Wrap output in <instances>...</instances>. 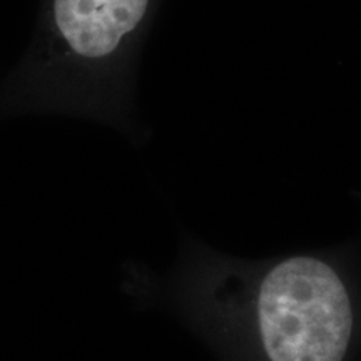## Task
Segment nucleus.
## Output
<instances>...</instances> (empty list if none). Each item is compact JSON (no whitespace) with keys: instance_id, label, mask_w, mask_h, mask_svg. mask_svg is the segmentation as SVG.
<instances>
[{"instance_id":"f03ea898","label":"nucleus","mask_w":361,"mask_h":361,"mask_svg":"<svg viewBox=\"0 0 361 361\" xmlns=\"http://www.w3.org/2000/svg\"><path fill=\"white\" fill-rule=\"evenodd\" d=\"M157 0H54V24L80 62L107 66L147 25Z\"/></svg>"},{"instance_id":"f257e3e1","label":"nucleus","mask_w":361,"mask_h":361,"mask_svg":"<svg viewBox=\"0 0 361 361\" xmlns=\"http://www.w3.org/2000/svg\"><path fill=\"white\" fill-rule=\"evenodd\" d=\"M245 324L261 361H343L353 335V305L338 271L295 255L255 274Z\"/></svg>"}]
</instances>
